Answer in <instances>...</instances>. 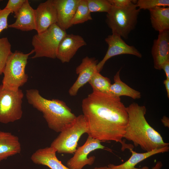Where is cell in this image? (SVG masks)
Masks as SVG:
<instances>
[{
	"label": "cell",
	"instance_id": "cell-1",
	"mask_svg": "<svg viewBox=\"0 0 169 169\" xmlns=\"http://www.w3.org/2000/svg\"><path fill=\"white\" fill-rule=\"evenodd\" d=\"M83 115L87 121L88 136L100 141L120 143L122 151L133 146L123 141L128 116L120 97L93 91L82 103Z\"/></svg>",
	"mask_w": 169,
	"mask_h": 169
},
{
	"label": "cell",
	"instance_id": "cell-2",
	"mask_svg": "<svg viewBox=\"0 0 169 169\" xmlns=\"http://www.w3.org/2000/svg\"><path fill=\"white\" fill-rule=\"evenodd\" d=\"M126 109L128 120L124 138L146 152L169 146V143L165 142L160 134L146 121L145 106L133 103L126 107Z\"/></svg>",
	"mask_w": 169,
	"mask_h": 169
},
{
	"label": "cell",
	"instance_id": "cell-3",
	"mask_svg": "<svg viewBox=\"0 0 169 169\" xmlns=\"http://www.w3.org/2000/svg\"><path fill=\"white\" fill-rule=\"evenodd\" d=\"M26 95L28 103L42 113L49 127L56 132H60L69 125L76 118L65 102L46 99L37 89L27 90Z\"/></svg>",
	"mask_w": 169,
	"mask_h": 169
},
{
	"label": "cell",
	"instance_id": "cell-4",
	"mask_svg": "<svg viewBox=\"0 0 169 169\" xmlns=\"http://www.w3.org/2000/svg\"><path fill=\"white\" fill-rule=\"evenodd\" d=\"M133 2L124 8L112 6L107 13L106 22L111 29L112 34L127 39L130 32L135 28L140 10Z\"/></svg>",
	"mask_w": 169,
	"mask_h": 169
},
{
	"label": "cell",
	"instance_id": "cell-5",
	"mask_svg": "<svg viewBox=\"0 0 169 169\" xmlns=\"http://www.w3.org/2000/svg\"><path fill=\"white\" fill-rule=\"evenodd\" d=\"M34 53L33 49L27 54L15 51L7 60L4 71L1 85L6 89L16 91L27 81L28 76L25 68L28 57Z\"/></svg>",
	"mask_w": 169,
	"mask_h": 169
},
{
	"label": "cell",
	"instance_id": "cell-6",
	"mask_svg": "<svg viewBox=\"0 0 169 169\" xmlns=\"http://www.w3.org/2000/svg\"><path fill=\"white\" fill-rule=\"evenodd\" d=\"M89 127L84 115L76 117L74 122L60 132L50 146L59 153L72 154L76 150L78 142L84 134L88 133Z\"/></svg>",
	"mask_w": 169,
	"mask_h": 169
},
{
	"label": "cell",
	"instance_id": "cell-7",
	"mask_svg": "<svg viewBox=\"0 0 169 169\" xmlns=\"http://www.w3.org/2000/svg\"><path fill=\"white\" fill-rule=\"evenodd\" d=\"M66 34L65 31L55 23L44 32L34 35L32 44L35 54L31 58H56L59 43Z\"/></svg>",
	"mask_w": 169,
	"mask_h": 169
},
{
	"label": "cell",
	"instance_id": "cell-8",
	"mask_svg": "<svg viewBox=\"0 0 169 169\" xmlns=\"http://www.w3.org/2000/svg\"><path fill=\"white\" fill-rule=\"evenodd\" d=\"M23 95L20 89L13 90L0 85V123L6 124L21 119Z\"/></svg>",
	"mask_w": 169,
	"mask_h": 169
},
{
	"label": "cell",
	"instance_id": "cell-9",
	"mask_svg": "<svg viewBox=\"0 0 169 169\" xmlns=\"http://www.w3.org/2000/svg\"><path fill=\"white\" fill-rule=\"evenodd\" d=\"M101 141L88 136L84 144L79 147L74 156L67 161L66 165L70 169H82L86 165H91L95 162L94 156L88 158L91 151L98 149H105Z\"/></svg>",
	"mask_w": 169,
	"mask_h": 169
},
{
	"label": "cell",
	"instance_id": "cell-10",
	"mask_svg": "<svg viewBox=\"0 0 169 169\" xmlns=\"http://www.w3.org/2000/svg\"><path fill=\"white\" fill-rule=\"evenodd\" d=\"M105 41L108 45V49L102 59L97 64V69L100 72L107 61L114 56L129 54L139 58L142 57L141 53L134 46L127 44L118 35H110L105 39Z\"/></svg>",
	"mask_w": 169,
	"mask_h": 169
},
{
	"label": "cell",
	"instance_id": "cell-11",
	"mask_svg": "<svg viewBox=\"0 0 169 169\" xmlns=\"http://www.w3.org/2000/svg\"><path fill=\"white\" fill-rule=\"evenodd\" d=\"M36 30L38 33L44 32L57 23V13L53 0L40 3L34 9Z\"/></svg>",
	"mask_w": 169,
	"mask_h": 169
},
{
	"label": "cell",
	"instance_id": "cell-12",
	"mask_svg": "<svg viewBox=\"0 0 169 169\" xmlns=\"http://www.w3.org/2000/svg\"><path fill=\"white\" fill-rule=\"evenodd\" d=\"M86 44V42L81 36L67 33L59 43L56 58L62 63L69 62L78 50Z\"/></svg>",
	"mask_w": 169,
	"mask_h": 169
},
{
	"label": "cell",
	"instance_id": "cell-13",
	"mask_svg": "<svg viewBox=\"0 0 169 169\" xmlns=\"http://www.w3.org/2000/svg\"><path fill=\"white\" fill-rule=\"evenodd\" d=\"M98 63L97 60L94 58L86 56L82 59L81 63L76 69V72L78 76L69 90V95H76L79 90L89 82L94 74L97 71Z\"/></svg>",
	"mask_w": 169,
	"mask_h": 169
},
{
	"label": "cell",
	"instance_id": "cell-14",
	"mask_svg": "<svg viewBox=\"0 0 169 169\" xmlns=\"http://www.w3.org/2000/svg\"><path fill=\"white\" fill-rule=\"evenodd\" d=\"M80 0H53L57 13V24L65 31L71 23Z\"/></svg>",
	"mask_w": 169,
	"mask_h": 169
},
{
	"label": "cell",
	"instance_id": "cell-15",
	"mask_svg": "<svg viewBox=\"0 0 169 169\" xmlns=\"http://www.w3.org/2000/svg\"><path fill=\"white\" fill-rule=\"evenodd\" d=\"M151 53L155 69L161 70L164 64L169 60V30L159 32L157 38L154 40Z\"/></svg>",
	"mask_w": 169,
	"mask_h": 169
},
{
	"label": "cell",
	"instance_id": "cell-16",
	"mask_svg": "<svg viewBox=\"0 0 169 169\" xmlns=\"http://www.w3.org/2000/svg\"><path fill=\"white\" fill-rule=\"evenodd\" d=\"M14 17L16 18L15 22L8 25V28L23 31L36 30L34 9L30 6L28 0H26Z\"/></svg>",
	"mask_w": 169,
	"mask_h": 169
},
{
	"label": "cell",
	"instance_id": "cell-17",
	"mask_svg": "<svg viewBox=\"0 0 169 169\" xmlns=\"http://www.w3.org/2000/svg\"><path fill=\"white\" fill-rule=\"evenodd\" d=\"M56 152L53 147H47L36 151L32 155L31 159L34 163L46 166L50 169H70L58 159Z\"/></svg>",
	"mask_w": 169,
	"mask_h": 169
},
{
	"label": "cell",
	"instance_id": "cell-18",
	"mask_svg": "<svg viewBox=\"0 0 169 169\" xmlns=\"http://www.w3.org/2000/svg\"><path fill=\"white\" fill-rule=\"evenodd\" d=\"M18 137L9 132L0 131V161L20 153Z\"/></svg>",
	"mask_w": 169,
	"mask_h": 169
},
{
	"label": "cell",
	"instance_id": "cell-19",
	"mask_svg": "<svg viewBox=\"0 0 169 169\" xmlns=\"http://www.w3.org/2000/svg\"><path fill=\"white\" fill-rule=\"evenodd\" d=\"M169 150V146L142 153L136 152L131 149L130 151L131 153V155L128 160L118 165L110 164L108 166L110 169H143L135 168V166L139 162L152 156L168 152Z\"/></svg>",
	"mask_w": 169,
	"mask_h": 169
},
{
	"label": "cell",
	"instance_id": "cell-20",
	"mask_svg": "<svg viewBox=\"0 0 169 169\" xmlns=\"http://www.w3.org/2000/svg\"><path fill=\"white\" fill-rule=\"evenodd\" d=\"M153 28L161 32L169 29V7H156L149 10Z\"/></svg>",
	"mask_w": 169,
	"mask_h": 169
},
{
	"label": "cell",
	"instance_id": "cell-21",
	"mask_svg": "<svg viewBox=\"0 0 169 169\" xmlns=\"http://www.w3.org/2000/svg\"><path fill=\"white\" fill-rule=\"evenodd\" d=\"M120 71V69L114 76V83L110 85L109 94L120 97L121 96H126L135 100L140 98L141 95L139 91L132 88L121 80Z\"/></svg>",
	"mask_w": 169,
	"mask_h": 169
},
{
	"label": "cell",
	"instance_id": "cell-22",
	"mask_svg": "<svg viewBox=\"0 0 169 169\" xmlns=\"http://www.w3.org/2000/svg\"><path fill=\"white\" fill-rule=\"evenodd\" d=\"M93 89V91L109 94L111 81L108 78L102 75L96 71L88 82Z\"/></svg>",
	"mask_w": 169,
	"mask_h": 169
},
{
	"label": "cell",
	"instance_id": "cell-23",
	"mask_svg": "<svg viewBox=\"0 0 169 169\" xmlns=\"http://www.w3.org/2000/svg\"><path fill=\"white\" fill-rule=\"evenodd\" d=\"M90 13L87 0H80L71 22V26L92 20Z\"/></svg>",
	"mask_w": 169,
	"mask_h": 169
},
{
	"label": "cell",
	"instance_id": "cell-24",
	"mask_svg": "<svg viewBox=\"0 0 169 169\" xmlns=\"http://www.w3.org/2000/svg\"><path fill=\"white\" fill-rule=\"evenodd\" d=\"M11 49L7 38H0V75L3 74L8 58L12 53Z\"/></svg>",
	"mask_w": 169,
	"mask_h": 169
},
{
	"label": "cell",
	"instance_id": "cell-25",
	"mask_svg": "<svg viewBox=\"0 0 169 169\" xmlns=\"http://www.w3.org/2000/svg\"><path fill=\"white\" fill-rule=\"evenodd\" d=\"M89 9L91 12L108 13L112 5L109 0H87Z\"/></svg>",
	"mask_w": 169,
	"mask_h": 169
},
{
	"label": "cell",
	"instance_id": "cell-26",
	"mask_svg": "<svg viewBox=\"0 0 169 169\" xmlns=\"http://www.w3.org/2000/svg\"><path fill=\"white\" fill-rule=\"evenodd\" d=\"M140 9L150 10L156 7H169V0H139L136 3Z\"/></svg>",
	"mask_w": 169,
	"mask_h": 169
},
{
	"label": "cell",
	"instance_id": "cell-27",
	"mask_svg": "<svg viewBox=\"0 0 169 169\" xmlns=\"http://www.w3.org/2000/svg\"><path fill=\"white\" fill-rule=\"evenodd\" d=\"M26 0H9L5 9L10 11L16 15L22 7Z\"/></svg>",
	"mask_w": 169,
	"mask_h": 169
},
{
	"label": "cell",
	"instance_id": "cell-28",
	"mask_svg": "<svg viewBox=\"0 0 169 169\" xmlns=\"http://www.w3.org/2000/svg\"><path fill=\"white\" fill-rule=\"evenodd\" d=\"M12 13L9 10L0 8V34L4 30L8 28V18Z\"/></svg>",
	"mask_w": 169,
	"mask_h": 169
},
{
	"label": "cell",
	"instance_id": "cell-29",
	"mask_svg": "<svg viewBox=\"0 0 169 169\" xmlns=\"http://www.w3.org/2000/svg\"><path fill=\"white\" fill-rule=\"evenodd\" d=\"M112 6L124 8L129 5L133 1L131 0H109Z\"/></svg>",
	"mask_w": 169,
	"mask_h": 169
},
{
	"label": "cell",
	"instance_id": "cell-30",
	"mask_svg": "<svg viewBox=\"0 0 169 169\" xmlns=\"http://www.w3.org/2000/svg\"><path fill=\"white\" fill-rule=\"evenodd\" d=\"M161 69L164 71L166 79H169V60L164 64L162 67Z\"/></svg>",
	"mask_w": 169,
	"mask_h": 169
},
{
	"label": "cell",
	"instance_id": "cell-31",
	"mask_svg": "<svg viewBox=\"0 0 169 169\" xmlns=\"http://www.w3.org/2000/svg\"><path fill=\"white\" fill-rule=\"evenodd\" d=\"M161 121L165 127H169V120L168 117L164 116L161 119Z\"/></svg>",
	"mask_w": 169,
	"mask_h": 169
},
{
	"label": "cell",
	"instance_id": "cell-32",
	"mask_svg": "<svg viewBox=\"0 0 169 169\" xmlns=\"http://www.w3.org/2000/svg\"><path fill=\"white\" fill-rule=\"evenodd\" d=\"M167 93V96L169 98V79H166L163 81Z\"/></svg>",
	"mask_w": 169,
	"mask_h": 169
},
{
	"label": "cell",
	"instance_id": "cell-33",
	"mask_svg": "<svg viewBox=\"0 0 169 169\" xmlns=\"http://www.w3.org/2000/svg\"><path fill=\"white\" fill-rule=\"evenodd\" d=\"M162 166V162L161 161H158L151 169H161Z\"/></svg>",
	"mask_w": 169,
	"mask_h": 169
},
{
	"label": "cell",
	"instance_id": "cell-34",
	"mask_svg": "<svg viewBox=\"0 0 169 169\" xmlns=\"http://www.w3.org/2000/svg\"><path fill=\"white\" fill-rule=\"evenodd\" d=\"M93 169H110L108 166H104L100 167H95Z\"/></svg>",
	"mask_w": 169,
	"mask_h": 169
}]
</instances>
